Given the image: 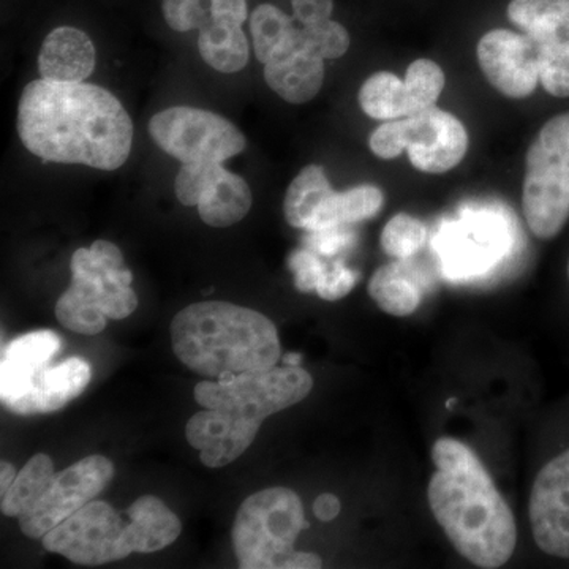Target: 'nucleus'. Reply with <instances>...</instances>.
<instances>
[{"label": "nucleus", "mask_w": 569, "mask_h": 569, "mask_svg": "<svg viewBox=\"0 0 569 569\" xmlns=\"http://www.w3.org/2000/svg\"><path fill=\"white\" fill-rule=\"evenodd\" d=\"M2 471H0V492H2V496H6L7 490L11 488V485H13L14 479H17V468L11 466L10 462H2Z\"/></svg>", "instance_id": "nucleus-45"}, {"label": "nucleus", "mask_w": 569, "mask_h": 569, "mask_svg": "<svg viewBox=\"0 0 569 569\" xmlns=\"http://www.w3.org/2000/svg\"><path fill=\"white\" fill-rule=\"evenodd\" d=\"M432 460L437 471L427 498L438 526L475 567H503L515 553L518 529L485 463L455 438L437 440Z\"/></svg>", "instance_id": "nucleus-2"}, {"label": "nucleus", "mask_w": 569, "mask_h": 569, "mask_svg": "<svg viewBox=\"0 0 569 569\" xmlns=\"http://www.w3.org/2000/svg\"><path fill=\"white\" fill-rule=\"evenodd\" d=\"M17 127L26 149L44 162L114 171L132 152L129 112L107 89L88 82H29Z\"/></svg>", "instance_id": "nucleus-1"}, {"label": "nucleus", "mask_w": 569, "mask_h": 569, "mask_svg": "<svg viewBox=\"0 0 569 569\" xmlns=\"http://www.w3.org/2000/svg\"><path fill=\"white\" fill-rule=\"evenodd\" d=\"M260 427L224 411L208 410L190 418L186 437L200 451V460L206 467L220 468L244 455Z\"/></svg>", "instance_id": "nucleus-14"}, {"label": "nucleus", "mask_w": 569, "mask_h": 569, "mask_svg": "<svg viewBox=\"0 0 569 569\" xmlns=\"http://www.w3.org/2000/svg\"><path fill=\"white\" fill-rule=\"evenodd\" d=\"M127 515L130 523L119 541V560L132 552L149 553L168 548L181 535V520L160 498L140 497L130 505Z\"/></svg>", "instance_id": "nucleus-16"}, {"label": "nucleus", "mask_w": 569, "mask_h": 569, "mask_svg": "<svg viewBox=\"0 0 569 569\" xmlns=\"http://www.w3.org/2000/svg\"><path fill=\"white\" fill-rule=\"evenodd\" d=\"M152 140L168 156L183 163H223L244 151L241 130L216 112L173 107L149 122Z\"/></svg>", "instance_id": "nucleus-6"}, {"label": "nucleus", "mask_w": 569, "mask_h": 569, "mask_svg": "<svg viewBox=\"0 0 569 569\" xmlns=\"http://www.w3.org/2000/svg\"><path fill=\"white\" fill-rule=\"evenodd\" d=\"M198 50L209 67L222 73H236L249 63L250 44L238 22L209 18L198 33Z\"/></svg>", "instance_id": "nucleus-20"}, {"label": "nucleus", "mask_w": 569, "mask_h": 569, "mask_svg": "<svg viewBox=\"0 0 569 569\" xmlns=\"http://www.w3.org/2000/svg\"><path fill=\"white\" fill-rule=\"evenodd\" d=\"M123 529L121 516L110 505L92 500L48 531L43 546L73 563L97 567L119 560Z\"/></svg>", "instance_id": "nucleus-8"}, {"label": "nucleus", "mask_w": 569, "mask_h": 569, "mask_svg": "<svg viewBox=\"0 0 569 569\" xmlns=\"http://www.w3.org/2000/svg\"><path fill=\"white\" fill-rule=\"evenodd\" d=\"M171 342L182 365L212 378L264 372L280 359L274 323L230 302L206 301L182 309L171 323Z\"/></svg>", "instance_id": "nucleus-3"}, {"label": "nucleus", "mask_w": 569, "mask_h": 569, "mask_svg": "<svg viewBox=\"0 0 569 569\" xmlns=\"http://www.w3.org/2000/svg\"><path fill=\"white\" fill-rule=\"evenodd\" d=\"M369 295L392 317H408L421 305V290L400 263H388L373 272Z\"/></svg>", "instance_id": "nucleus-25"}, {"label": "nucleus", "mask_w": 569, "mask_h": 569, "mask_svg": "<svg viewBox=\"0 0 569 569\" xmlns=\"http://www.w3.org/2000/svg\"><path fill=\"white\" fill-rule=\"evenodd\" d=\"M507 13L538 48L569 43V0H511Z\"/></svg>", "instance_id": "nucleus-19"}, {"label": "nucleus", "mask_w": 569, "mask_h": 569, "mask_svg": "<svg viewBox=\"0 0 569 569\" xmlns=\"http://www.w3.org/2000/svg\"><path fill=\"white\" fill-rule=\"evenodd\" d=\"M293 17L299 24L329 20L335 11V0H291Z\"/></svg>", "instance_id": "nucleus-40"}, {"label": "nucleus", "mask_w": 569, "mask_h": 569, "mask_svg": "<svg viewBox=\"0 0 569 569\" xmlns=\"http://www.w3.org/2000/svg\"><path fill=\"white\" fill-rule=\"evenodd\" d=\"M426 224L417 217L400 212L385 224L380 242L388 257L408 260L426 244Z\"/></svg>", "instance_id": "nucleus-31"}, {"label": "nucleus", "mask_w": 569, "mask_h": 569, "mask_svg": "<svg viewBox=\"0 0 569 569\" xmlns=\"http://www.w3.org/2000/svg\"><path fill=\"white\" fill-rule=\"evenodd\" d=\"M370 151L376 153L378 159L392 160L397 159L406 149L402 142V129H400V119L396 121H387L383 126L378 127L370 134Z\"/></svg>", "instance_id": "nucleus-39"}, {"label": "nucleus", "mask_w": 569, "mask_h": 569, "mask_svg": "<svg viewBox=\"0 0 569 569\" xmlns=\"http://www.w3.org/2000/svg\"><path fill=\"white\" fill-rule=\"evenodd\" d=\"M358 277V272L348 269L342 261H336L335 264L326 268L318 283L317 295L325 301H339L353 290Z\"/></svg>", "instance_id": "nucleus-38"}, {"label": "nucleus", "mask_w": 569, "mask_h": 569, "mask_svg": "<svg viewBox=\"0 0 569 569\" xmlns=\"http://www.w3.org/2000/svg\"><path fill=\"white\" fill-rule=\"evenodd\" d=\"M383 204V192L370 183L353 187L346 192H335L326 200L307 231L312 233L342 224L365 222L378 216Z\"/></svg>", "instance_id": "nucleus-21"}, {"label": "nucleus", "mask_w": 569, "mask_h": 569, "mask_svg": "<svg viewBox=\"0 0 569 569\" xmlns=\"http://www.w3.org/2000/svg\"><path fill=\"white\" fill-rule=\"evenodd\" d=\"M112 477L114 467L103 456L82 459L54 475L39 500L20 516L22 533L29 538H43L99 496L110 485Z\"/></svg>", "instance_id": "nucleus-7"}, {"label": "nucleus", "mask_w": 569, "mask_h": 569, "mask_svg": "<svg viewBox=\"0 0 569 569\" xmlns=\"http://www.w3.org/2000/svg\"><path fill=\"white\" fill-rule=\"evenodd\" d=\"M252 190L241 176L224 170L219 182L198 204L206 224L227 228L241 222L252 208Z\"/></svg>", "instance_id": "nucleus-23"}, {"label": "nucleus", "mask_w": 569, "mask_h": 569, "mask_svg": "<svg viewBox=\"0 0 569 569\" xmlns=\"http://www.w3.org/2000/svg\"><path fill=\"white\" fill-rule=\"evenodd\" d=\"M295 17H288L272 3H260L250 14L253 50L258 61L268 63L280 58L299 43V28Z\"/></svg>", "instance_id": "nucleus-22"}, {"label": "nucleus", "mask_w": 569, "mask_h": 569, "mask_svg": "<svg viewBox=\"0 0 569 569\" xmlns=\"http://www.w3.org/2000/svg\"><path fill=\"white\" fill-rule=\"evenodd\" d=\"M56 317L70 331L78 335L96 336L107 326L108 317L100 307L69 287L56 305Z\"/></svg>", "instance_id": "nucleus-29"}, {"label": "nucleus", "mask_w": 569, "mask_h": 569, "mask_svg": "<svg viewBox=\"0 0 569 569\" xmlns=\"http://www.w3.org/2000/svg\"><path fill=\"white\" fill-rule=\"evenodd\" d=\"M568 279H569V260H568Z\"/></svg>", "instance_id": "nucleus-47"}, {"label": "nucleus", "mask_w": 569, "mask_h": 569, "mask_svg": "<svg viewBox=\"0 0 569 569\" xmlns=\"http://www.w3.org/2000/svg\"><path fill=\"white\" fill-rule=\"evenodd\" d=\"M213 20L238 22L244 24L249 18L247 0H206Z\"/></svg>", "instance_id": "nucleus-41"}, {"label": "nucleus", "mask_w": 569, "mask_h": 569, "mask_svg": "<svg viewBox=\"0 0 569 569\" xmlns=\"http://www.w3.org/2000/svg\"><path fill=\"white\" fill-rule=\"evenodd\" d=\"M539 82L553 97H569V43L539 48Z\"/></svg>", "instance_id": "nucleus-34"}, {"label": "nucleus", "mask_w": 569, "mask_h": 569, "mask_svg": "<svg viewBox=\"0 0 569 569\" xmlns=\"http://www.w3.org/2000/svg\"><path fill=\"white\" fill-rule=\"evenodd\" d=\"M522 208L531 233L552 239L569 220V163L527 168Z\"/></svg>", "instance_id": "nucleus-12"}, {"label": "nucleus", "mask_w": 569, "mask_h": 569, "mask_svg": "<svg viewBox=\"0 0 569 569\" xmlns=\"http://www.w3.org/2000/svg\"><path fill=\"white\" fill-rule=\"evenodd\" d=\"M59 350L61 337L52 331L31 332L7 346L0 362V397L11 411L31 392L37 377Z\"/></svg>", "instance_id": "nucleus-13"}, {"label": "nucleus", "mask_w": 569, "mask_h": 569, "mask_svg": "<svg viewBox=\"0 0 569 569\" xmlns=\"http://www.w3.org/2000/svg\"><path fill=\"white\" fill-rule=\"evenodd\" d=\"M332 193L335 190L323 168L309 164L288 187L283 201L284 219L291 227L307 230Z\"/></svg>", "instance_id": "nucleus-24"}, {"label": "nucleus", "mask_w": 569, "mask_h": 569, "mask_svg": "<svg viewBox=\"0 0 569 569\" xmlns=\"http://www.w3.org/2000/svg\"><path fill=\"white\" fill-rule=\"evenodd\" d=\"M312 388L313 378L301 366H283L201 381L194 387V399L206 410L224 411L261 426L271 415L305 400Z\"/></svg>", "instance_id": "nucleus-5"}, {"label": "nucleus", "mask_w": 569, "mask_h": 569, "mask_svg": "<svg viewBox=\"0 0 569 569\" xmlns=\"http://www.w3.org/2000/svg\"><path fill=\"white\" fill-rule=\"evenodd\" d=\"M478 62L486 80L509 99H527L539 82V48L526 33L493 29L481 37Z\"/></svg>", "instance_id": "nucleus-10"}, {"label": "nucleus", "mask_w": 569, "mask_h": 569, "mask_svg": "<svg viewBox=\"0 0 569 569\" xmlns=\"http://www.w3.org/2000/svg\"><path fill=\"white\" fill-rule=\"evenodd\" d=\"M299 43L321 59H339L350 48V33L340 22L325 20L299 28Z\"/></svg>", "instance_id": "nucleus-32"}, {"label": "nucleus", "mask_w": 569, "mask_h": 569, "mask_svg": "<svg viewBox=\"0 0 569 569\" xmlns=\"http://www.w3.org/2000/svg\"><path fill=\"white\" fill-rule=\"evenodd\" d=\"M403 81H406L411 114H417L427 108L436 107L447 78L438 63L430 59H418L408 67Z\"/></svg>", "instance_id": "nucleus-28"}, {"label": "nucleus", "mask_w": 569, "mask_h": 569, "mask_svg": "<svg viewBox=\"0 0 569 569\" xmlns=\"http://www.w3.org/2000/svg\"><path fill=\"white\" fill-rule=\"evenodd\" d=\"M400 129L408 159L422 173H447L466 157V126L455 114L440 108H427L400 119Z\"/></svg>", "instance_id": "nucleus-9"}, {"label": "nucleus", "mask_w": 569, "mask_h": 569, "mask_svg": "<svg viewBox=\"0 0 569 569\" xmlns=\"http://www.w3.org/2000/svg\"><path fill=\"white\" fill-rule=\"evenodd\" d=\"M54 477V463L50 456L36 455L18 473L11 488L2 496V512L10 518H20L22 512L39 500L48 482Z\"/></svg>", "instance_id": "nucleus-27"}, {"label": "nucleus", "mask_w": 569, "mask_h": 569, "mask_svg": "<svg viewBox=\"0 0 569 569\" xmlns=\"http://www.w3.org/2000/svg\"><path fill=\"white\" fill-rule=\"evenodd\" d=\"M164 21L176 32L200 31L211 18L204 0H163Z\"/></svg>", "instance_id": "nucleus-35"}, {"label": "nucleus", "mask_w": 569, "mask_h": 569, "mask_svg": "<svg viewBox=\"0 0 569 569\" xmlns=\"http://www.w3.org/2000/svg\"><path fill=\"white\" fill-rule=\"evenodd\" d=\"M91 254L96 263L104 269L123 268V257L118 246L108 241H96L91 246Z\"/></svg>", "instance_id": "nucleus-43"}, {"label": "nucleus", "mask_w": 569, "mask_h": 569, "mask_svg": "<svg viewBox=\"0 0 569 569\" xmlns=\"http://www.w3.org/2000/svg\"><path fill=\"white\" fill-rule=\"evenodd\" d=\"M309 529L298 493L287 488L260 490L236 515L233 549L242 569H318L317 553L299 552L296 539Z\"/></svg>", "instance_id": "nucleus-4"}, {"label": "nucleus", "mask_w": 569, "mask_h": 569, "mask_svg": "<svg viewBox=\"0 0 569 569\" xmlns=\"http://www.w3.org/2000/svg\"><path fill=\"white\" fill-rule=\"evenodd\" d=\"M313 238L310 241L313 249L325 254H335L348 244V236L340 230V227L329 228L323 231H312Z\"/></svg>", "instance_id": "nucleus-42"}, {"label": "nucleus", "mask_w": 569, "mask_h": 569, "mask_svg": "<svg viewBox=\"0 0 569 569\" xmlns=\"http://www.w3.org/2000/svg\"><path fill=\"white\" fill-rule=\"evenodd\" d=\"M96 47L88 33L62 26L41 44L40 77L51 82H84L96 69Z\"/></svg>", "instance_id": "nucleus-15"}, {"label": "nucleus", "mask_w": 569, "mask_h": 569, "mask_svg": "<svg viewBox=\"0 0 569 569\" xmlns=\"http://www.w3.org/2000/svg\"><path fill=\"white\" fill-rule=\"evenodd\" d=\"M301 359L302 356L299 353H288L283 356V365L291 367L301 366Z\"/></svg>", "instance_id": "nucleus-46"}, {"label": "nucleus", "mask_w": 569, "mask_h": 569, "mask_svg": "<svg viewBox=\"0 0 569 569\" xmlns=\"http://www.w3.org/2000/svg\"><path fill=\"white\" fill-rule=\"evenodd\" d=\"M527 168L569 163V112L556 116L539 130L527 152Z\"/></svg>", "instance_id": "nucleus-30"}, {"label": "nucleus", "mask_w": 569, "mask_h": 569, "mask_svg": "<svg viewBox=\"0 0 569 569\" xmlns=\"http://www.w3.org/2000/svg\"><path fill=\"white\" fill-rule=\"evenodd\" d=\"M529 516L538 548L569 560V449L539 471L531 488Z\"/></svg>", "instance_id": "nucleus-11"}, {"label": "nucleus", "mask_w": 569, "mask_h": 569, "mask_svg": "<svg viewBox=\"0 0 569 569\" xmlns=\"http://www.w3.org/2000/svg\"><path fill=\"white\" fill-rule=\"evenodd\" d=\"M104 280H107V284H104L102 298H100V310L111 320H123V318L132 316L138 307V296L132 287L111 282L107 276H104Z\"/></svg>", "instance_id": "nucleus-37"}, {"label": "nucleus", "mask_w": 569, "mask_h": 569, "mask_svg": "<svg viewBox=\"0 0 569 569\" xmlns=\"http://www.w3.org/2000/svg\"><path fill=\"white\" fill-rule=\"evenodd\" d=\"M288 268L295 274L296 288L301 293H312V291H317L318 283L328 266L309 249H299L288 258Z\"/></svg>", "instance_id": "nucleus-36"}, {"label": "nucleus", "mask_w": 569, "mask_h": 569, "mask_svg": "<svg viewBox=\"0 0 569 569\" xmlns=\"http://www.w3.org/2000/svg\"><path fill=\"white\" fill-rule=\"evenodd\" d=\"M224 168L222 163H183L176 178V197L183 206H197L219 182Z\"/></svg>", "instance_id": "nucleus-33"}, {"label": "nucleus", "mask_w": 569, "mask_h": 569, "mask_svg": "<svg viewBox=\"0 0 569 569\" xmlns=\"http://www.w3.org/2000/svg\"><path fill=\"white\" fill-rule=\"evenodd\" d=\"M340 512V500L332 493H323L317 498L313 503V515L317 516L321 522H331Z\"/></svg>", "instance_id": "nucleus-44"}, {"label": "nucleus", "mask_w": 569, "mask_h": 569, "mask_svg": "<svg viewBox=\"0 0 569 569\" xmlns=\"http://www.w3.org/2000/svg\"><path fill=\"white\" fill-rule=\"evenodd\" d=\"M359 104L369 118L396 121L411 114L406 81L389 71L367 78L359 91Z\"/></svg>", "instance_id": "nucleus-26"}, {"label": "nucleus", "mask_w": 569, "mask_h": 569, "mask_svg": "<svg viewBox=\"0 0 569 569\" xmlns=\"http://www.w3.org/2000/svg\"><path fill=\"white\" fill-rule=\"evenodd\" d=\"M323 61L298 43L295 50L264 63V80L284 102L307 103L323 88Z\"/></svg>", "instance_id": "nucleus-17"}, {"label": "nucleus", "mask_w": 569, "mask_h": 569, "mask_svg": "<svg viewBox=\"0 0 569 569\" xmlns=\"http://www.w3.org/2000/svg\"><path fill=\"white\" fill-rule=\"evenodd\" d=\"M91 366L81 358H71L56 367H47L24 399L14 408L18 415L51 413L61 410L81 395L91 381Z\"/></svg>", "instance_id": "nucleus-18"}]
</instances>
